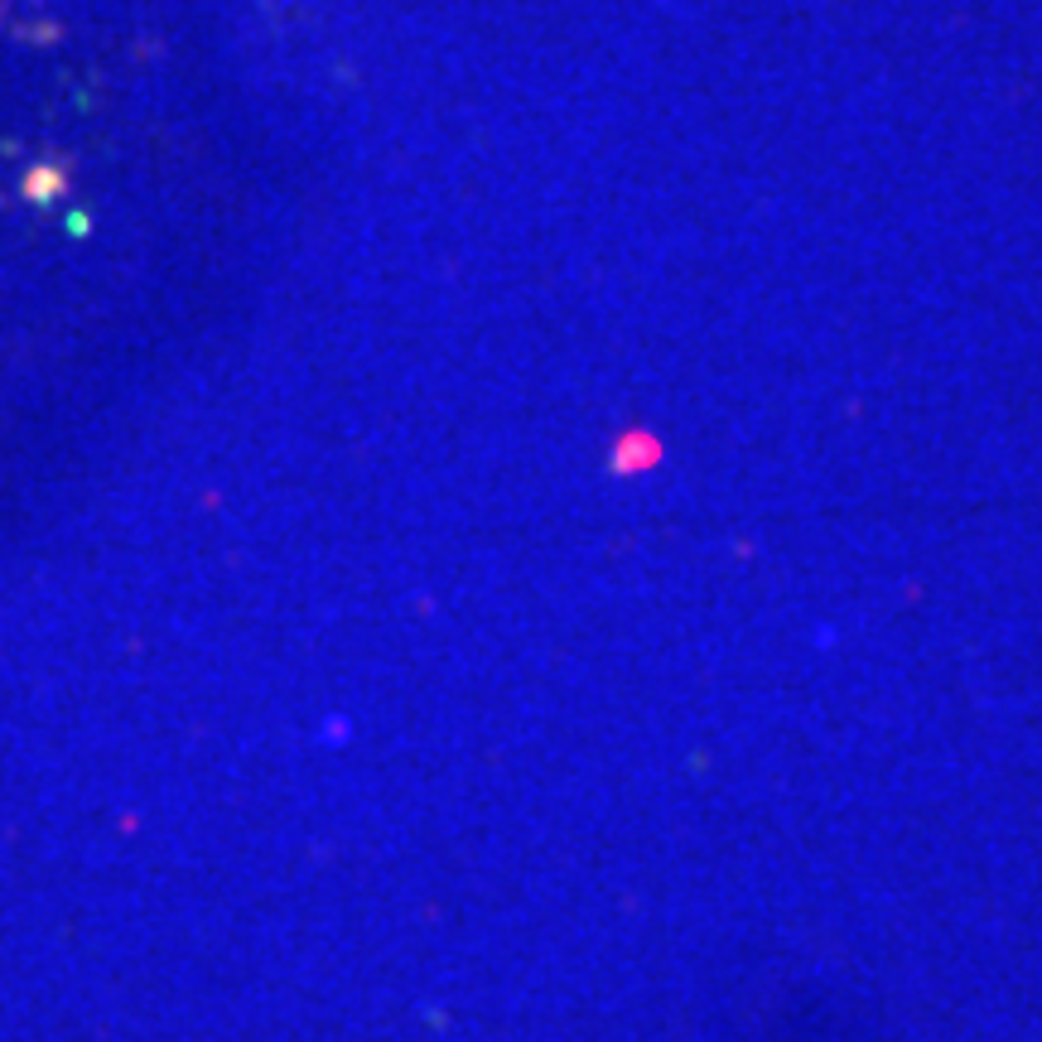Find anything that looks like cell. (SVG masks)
Returning a JSON list of instances; mask_svg holds the SVG:
<instances>
[{
  "instance_id": "obj_1",
  "label": "cell",
  "mask_w": 1042,
  "mask_h": 1042,
  "mask_svg": "<svg viewBox=\"0 0 1042 1042\" xmlns=\"http://www.w3.org/2000/svg\"><path fill=\"white\" fill-rule=\"evenodd\" d=\"M20 189H24L30 203H54L58 193L68 189V165L64 160H34V169H24Z\"/></svg>"
}]
</instances>
